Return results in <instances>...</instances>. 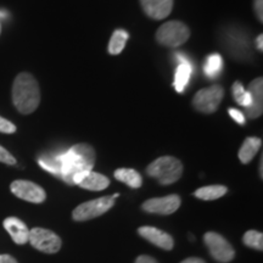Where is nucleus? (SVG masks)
I'll return each instance as SVG.
<instances>
[{
    "mask_svg": "<svg viewBox=\"0 0 263 263\" xmlns=\"http://www.w3.org/2000/svg\"><path fill=\"white\" fill-rule=\"evenodd\" d=\"M28 242L44 254H57L61 249L60 236L44 228H33L29 230Z\"/></svg>",
    "mask_w": 263,
    "mask_h": 263,
    "instance_id": "nucleus-6",
    "label": "nucleus"
},
{
    "mask_svg": "<svg viewBox=\"0 0 263 263\" xmlns=\"http://www.w3.org/2000/svg\"><path fill=\"white\" fill-rule=\"evenodd\" d=\"M179 65L176 70V76H174V88L178 93H183L185 87L189 83L190 77H192V65L188 61V59L179 55Z\"/></svg>",
    "mask_w": 263,
    "mask_h": 263,
    "instance_id": "nucleus-15",
    "label": "nucleus"
},
{
    "mask_svg": "<svg viewBox=\"0 0 263 263\" xmlns=\"http://www.w3.org/2000/svg\"><path fill=\"white\" fill-rule=\"evenodd\" d=\"M128 38H129V35L124 29H116L110 39V43H108V52L111 55H118L120 52H122Z\"/></svg>",
    "mask_w": 263,
    "mask_h": 263,
    "instance_id": "nucleus-20",
    "label": "nucleus"
},
{
    "mask_svg": "<svg viewBox=\"0 0 263 263\" xmlns=\"http://www.w3.org/2000/svg\"><path fill=\"white\" fill-rule=\"evenodd\" d=\"M233 97H234L235 101L245 108L251 105V95L249 91H246L240 82H235L233 84Z\"/></svg>",
    "mask_w": 263,
    "mask_h": 263,
    "instance_id": "nucleus-23",
    "label": "nucleus"
},
{
    "mask_svg": "<svg viewBox=\"0 0 263 263\" xmlns=\"http://www.w3.org/2000/svg\"><path fill=\"white\" fill-rule=\"evenodd\" d=\"M228 112L230 115V117H232L236 123H239V124H244L245 123V116H244V114L241 112V111L236 110V108H229Z\"/></svg>",
    "mask_w": 263,
    "mask_h": 263,
    "instance_id": "nucleus-26",
    "label": "nucleus"
},
{
    "mask_svg": "<svg viewBox=\"0 0 263 263\" xmlns=\"http://www.w3.org/2000/svg\"><path fill=\"white\" fill-rule=\"evenodd\" d=\"M10 189L14 195L32 203H42L47 199L44 189L29 180H15L10 185Z\"/></svg>",
    "mask_w": 263,
    "mask_h": 263,
    "instance_id": "nucleus-9",
    "label": "nucleus"
},
{
    "mask_svg": "<svg viewBox=\"0 0 263 263\" xmlns=\"http://www.w3.org/2000/svg\"><path fill=\"white\" fill-rule=\"evenodd\" d=\"M261 145H262V140L259 139V138H255V137L246 138L239 150V154H238L239 160L245 164L249 163L250 161L256 156V154L258 153Z\"/></svg>",
    "mask_w": 263,
    "mask_h": 263,
    "instance_id": "nucleus-17",
    "label": "nucleus"
},
{
    "mask_svg": "<svg viewBox=\"0 0 263 263\" xmlns=\"http://www.w3.org/2000/svg\"><path fill=\"white\" fill-rule=\"evenodd\" d=\"M3 226L9 233L12 240L17 245H25L28 242L29 239V229L21 219L16 218V217H8L3 222Z\"/></svg>",
    "mask_w": 263,
    "mask_h": 263,
    "instance_id": "nucleus-14",
    "label": "nucleus"
},
{
    "mask_svg": "<svg viewBox=\"0 0 263 263\" xmlns=\"http://www.w3.org/2000/svg\"><path fill=\"white\" fill-rule=\"evenodd\" d=\"M16 132V126L14 123H11L10 121L5 120V118L0 117V133L5 134H11Z\"/></svg>",
    "mask_w": 263,
    "mask_h": 263,
    "instance_id": "nucleus-25",
    "label": "nucleus"
},
{
    "mask_svg": "<svg viewBox=\"0 0 263 263\" xmlns=\"http://www.w3.org/2000/svg\"><path fill=\"white\" fill-rule=\"evenodd\" d=\"M0 33H2V24H0Z\"/></svg>",
    "mask_w": 263,
    "mask_h": 263,
    "instance_id": "nucleus-32",
    "label": "nucleus"
},
{
    "mask_svg": "<svg viewBox=\"0 0 263 263\" xmlns=\"http://www.w3.org/2000/svg\"><path fill=\"white\" fill-rule=\"evenodd\" d=\"M61 177L70 185H78L82 179L93 170L95 151L88 144H77L64 154L57 156Z\"/></svg>",
    "mask_w": 263,
    "mask_h": 263,
    "instance_id": "nucleus-1",
    "label": "nucleus"
},
{
    "mask_svg": "<svg viewBox=\"0 0 263 263\" xmlns=\"http://www.w3.org/2000/svg\"><path fill=\"white\" fill-rule=\"evenodd\" d=\"M249 93L251 95V105L246 107V116L251 120L262 115L263 110V80L256 78L249 85Z\"/></svg>",
    "mask_w": 263,
    "mask_h": 263,
    "instance_id": "nucleus-12",
    "label": "nucleus"
},
{
    "mask_svg": "<svg viewBox=\"0 0 263 263\" xmlns=\"http://www.w3.org/2000/svg\"><path fill=\"white\" fill-rule=\"evenodd\" d=\"M12 101L15 107L24 115H29L37 110L41 103V89L37 80L31 73L22 72L15 78Z\"/></svg>",
    "mask_w": 263,
    "mask_h": 263,
    "instance_id": "nucleus-2",
    "label": "nucleus"
},
{
    "mask_svg": "<svg viewBox=\"0 0 263 263\" xmlns=\"http://www.w3.org/2000/svg\"><path fill=\"white\" fill-rule=\"evenodd\" d=\"M190 29L179 21H170L163 24L156 32V39L161 45L168 48L179 47L188 41Z\"/></svg>",
    "mask_w": 263,
    "mask_h": 263,
    "instance_id": "nucleus-4",
    "label": "nucleus"
},
{
    "mask_svg": "<svg viewBox=\"0 0 263 263\" xmlns=\"http://www.w3.org/2000/svg\"><path fill=\"white\" fill-rule=\"evenodd\" d=\"M138 233H139L141 238L147 240L157 248L166 250V251H171L173 249V238L163 230L157 229L155 227H140L138 229Z\"/></svg>",
    "mask_w": 263,
    "mask_h": 263,
    "instance_id": "nucleus-11",
    "label": "nucleus"
},
{
    "mask_svg": "<svg viewBox=\"0 0 263 263\" xmlns=\"http://www.w3.org/2000/svg\"><path fill=\"white\" fill-rule=\"evenodd\" d=\"M180 263H205V261H203V259L197 258V257H190V258L184 259V261Z\"/></svg>",
    "mask_w": 263,
    "mask_h": 263,
    "instance_id": "nucleus-30",
    "label": "nucleus"
},
{
    "mask_svg": "<svg viewBox=\"0 0 263 263\" xmlns=\"http://www.w3.org/2000/svg\"><path fill=\"white\" fill-rule=\"evenodd\" d=\"M144 12L154 20L166 18L173 9V0H140Z\"/></svg>",
    "mask_w": 263,
    "mask_h": 263,
    "instance_id": "nucleus-13",
    "label": "nucleus"
},
{
    "mask_svg": "<svg viewBox=\"0 0 263 263\" xmlns=\"http://www.w3.org/2000/svg\"><path fill=\"white\" fill-rule=\"evenodd\" d=\"M254 8L256 16H257L258 21H263V11H262V0H254Z\"/></svg>",
    "mask_w": 263,
    "mask_h": 263,
    "instance_id": "nucleus-27",
    "label": "nucleus"
},
{
    "mask_svg": "<svg viewBox=\"0 0 263 263\" xmlns=\"http://www.w3.org/2000/svg\"><path fill=\"white\" fill-rule=\"evenodd\" d=\"M108 184H110V180H108L107 177H105L100 173H97V172H93V171H90V172L81 180L78 185L83 189L93 190V192H99V190L106 189L108 186Z\"/></svg>",
    "mask_w": 263,
    "mask_h": 263,
    "instance_id": "nucleus-16",
    "label": "nucleus"
},
{
    "mask_svg": "<svg viewBox=\"0 0 263 263\" xmlns=\"http://www.w3.org/2000/svg\"><path fill=\"white\" fill-rule=\"evenodd\" d=\"M115 178L120 182L127 184L128 186L133 189L140 188L141 184H143V179L141 176L137 172L136 170L132 168H120L115 172Z\"/></svg>",
    "mask_w": 263,
    "mask_h": 263,
    "instance_id": "nucleus-18",
    "label": "nucleus"
},
{
    "mask_svg": "<svg viewBox=\"0 0 263 263\" xmlns=\"http://www.w3.org/2000/svg\"><path fill=\"white\" fill-rule=\"evenodd\" d=\"M262 41H263L262 34H259L258 37H257V39H256V45H257L258 50H261V51H262V49H263V47H262Z\"/></svg>",
    "mask_w": 263,
    "mask_h": 263,
    "instance_id": "nucleus-31",
    "label": "nucleus"
},
{
    "mask_svg": "<svg viewBox=\"0 0 263 263\" xmlns=\"http://www.w3.org/2000/svg\"><path fill=\"white\" fill-rule=\"evenodd\" d=\"M203 241L209 249L210 254L217 262L227 263L230 262L235 256L233 246L227 241L226 238L219 235L218 233L209 232L203 236Z\"/></svg>",
    "mask_w": 263,
    "mask_h": 263,
    "instance_id": "nucleus-8",
    "label": "nucleus"
},
{
    "mask_svg": "<svg viewBox=\"0 0 263 263\" xmlns=\"http://www.w3.org/2000/svg\"><path fill=\"white\" fill-rule=\"evenodd\" d=\"M136 263H157V261L155 258L150 257V256L146 255H141L136 259Z\"/></svg>",
    "mask_w": 263,
    "mask_h": 263,
    "instance_id": "nucleus-28",
    "label": "nucleus"
},
{
    "mask_svg": "<svg viewBox=\"0 0 263 263\" xmlns=\"http://www.w3.org/2000/svg\"><path fill=\"white\" fill-rule=\"evenodd\" d=\"M146 172L150 177L159 180L160 184L168 185L176 183L183 173V164L178 159L172 156H162L147 166Z\"/></svg>",
    "mask_w": 263,
    "mask_h": 263,
    "instance_id": "nucleus-3",
    "label": "nucleus"
},
{
    "mask_svg": "<svg viewBox=\"0 0 263 263\" xmlns=\"http://www.w3.org/2000/svg\"><path fill=\"white\" fill-rule=\"evenodd\" d=\"M115 205L114 196H104L81 203L72 212V218L77 222L89 221L106 213Z\"/></svg>",
    "mask_w": 263,
    "mask_h": 263,
    "instance_id": "nucleus-5",
    "label": "nucleus"
},
{
    "mask_svg": "<svg viewBox=\"0 0 263 263\" xmlns=\"http://www.w3.org/2000/svg\"><path fill=\"white\" fill-rule=\"evenodd\" d=\"M223 94H224V90L219 85H212L210 88L199 90L193 99L194 107L200 112L213 114L221 104Z\"/></svg>",
    "mask_w": 263,
    "mask_h": 263,
    "instance_id": "nucleus-7",
    "label": "nucleus"
},
{
    "mask_svg": "<svg viewBox=\"0 0 263 263\" xmlns=\"http://www.w3.org/2000/svg\"><path fill=\"white\" fill-rule=\"evenodd\" d=\"M180 197L176 194L164 197H155V199L146 200L143 203L141 209L145 212L157 213V215H172L179 209Z\"/></svg>",
    "mask_w": 263,
    "mask_h": 263,
    "instance_id": "nucleus-10",
    "label": "nucleus"
},
{
    "mask_svg": "<svg viewBox=\"0 0 263 263\" xmlns=\"http://www.w3.org/2000/svg\"><path fill=\"white\" fill-rule=\"evenodd\" d=\"M227 192H228V189H227L224 185H209L197 189L196 192L194 193V195H195L197 199L211 201V200H216L224 196Z\"/></svg>",
    "mask_w": 263,
    "mask_h": 263,
    "instance_id": "nucleus-19",
    "label": "nucleus"
},
{
    "mask_svg": "<svg viewBox=\"0 0 263 263\" xmlns=\"http://www.w3.org/2000/svg\"><path fill=\"white\" fill-rule=\"evenodd\" d=\"M0 162L10 164V166H12V164H16L15 157L12 156L11 154H10L9 151L6 150L5 147H3L2 145H0Z\"/></svg>",
    "mask_w": 263,
    "mask_h": 263,
    "instance_id": "nucleus-24",
    "label": "nucleus"
},
{
    "mask_svg": "<svg viewBox=\"0 0 263 263\" xmlns=\"http://www.w3.org/2000/svg\"><path fill=\"white\" fill-rule=\"evenodd\" d=\"M242 241L249 248L258 250V251L263 250V234L259 232H256V230H248L244 234Z\"/></svg>",
    "mask_w": 263,
    "mask_h": 263,
    "instance_id": "nucleus-22",
    "label": "nucleus"
},
{
    "mask_svg": "<svg viewBox=\"0 0 263 263\" xmlns=\"http://www.w3.org/2000/svg\"><path fill=\"white\" fill-rule=\"evenodd\" d=\"M0 263H17V261L10 255H0Z\"/></svg>",
    "mask_w": 263,
    "mask_h": 263,
    "instance_id": "nucleus-29",
    "label": "nucleus"
},
{
    "mask_svg": "<svg viewBox=\"0 0 263 263\" xmlns=\"http://www.w3.org/2000/svg\"><path fill=\"white\" fill-rule=\"evenodd\" d=\"M223 67V60L219 54H211L206 59L205 66H203V71L205 74L210 78H215L221 73Z\"/></svg>",
    "mask_w": 263,
    "mask_h": 263,
    "instance_id": "nucleus-21",
    "label": "nucleus"
}]
</instances>
